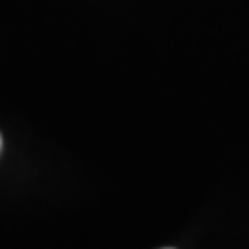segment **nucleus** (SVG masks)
<instances>
[{
  "mask_svg": "<svg viewBox=\"0 0 249 249\" xmlns=\"http://www.w3.org/2000/svg\"><path fill=\"white\" fill-rule=\"evenodd\" d=\"M0 145H2V139H0Z\"/></svg>",
  "mask_w": 249,
  "mask_h": 249,
  "instance_id": "obj_1",
  "label": "nucleus"
}]
</instances>
